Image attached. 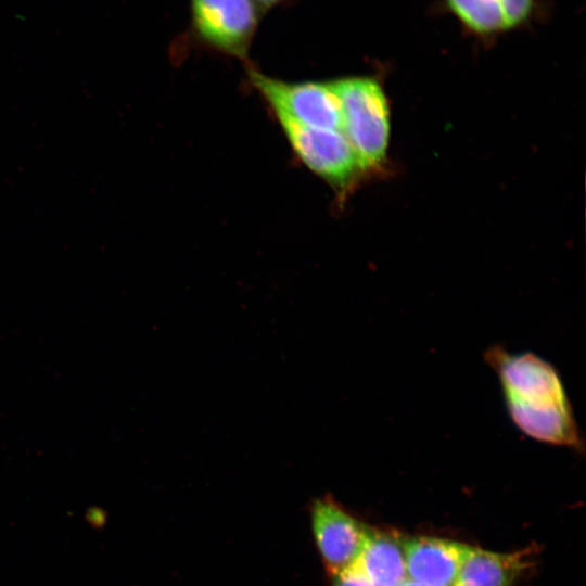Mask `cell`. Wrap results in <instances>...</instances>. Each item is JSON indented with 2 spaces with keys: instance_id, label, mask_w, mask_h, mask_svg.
<instances>
[{
  "instance_id": "4fadbf2b",
  "label": "cell",
  "mask_w": 586,
  "mask_h": 586,
  "mask_svg": "<svg viewBox=\"0 0 586 586\" xmlns=\"http://www.w3.org/2000/svg\"><path fill=\"white\" fill-rule=\"evenodd\" d=\"M402 586H431V585L416 583V582H412V581H406Z\"/></svg>"
},
{
  "instance_id": "8992f818",
  "label": "cell",
  "mask_w": 586,
  "mask_h": 586,
  "mask_svg": "<svg viewBox=\"0 0 586 586\" xmlns=\"http://www.w3.org/2000/svg\"><path fill=\"white\" fill-rule=\"evenodd\" d=\"M310 522L318 552L331 576L357 562L368 539L369 526L329 496L311 502Z\"/></svg>"
},
{
  "instance_id": "6da1fadb",
  "label": "cell",
  "mask_w": 586,
  "mask_h": 586,
  "mask_svg": "<svg viewBox=\"0 0 586 586\" xmlns=\"http://www.w3.org/2000/svg\"><path fill=\"white\" fill-rule=\"evenodd\" d=\"M485 361L498 377L508 413L528 437L583 450L584 443L557 369L534 353L510 354L495 345Z\"/></svg>"
},
{
  "instance_id": "277c9868",
  "label": "cell",
  "mask_w": 586,
  "mask_h": 586,
  "mask_svg": "<svg viewBox=\"0 0 586 586\" xmlns=\"http://www.w3.org/2000/svg\"><path fill=\"white\" fill-rule=\"evenodd\" d=\"M276 118L297 158L337 191H346L362 173L357 155L342 130Z\"/></svg>"
},
{
  "instance_id": "30bf717a",
  "label": "cell",
  "mask_w": 586,
  "mask_h": 586,
  "mask_svg": "<svg viewBox=\"0 0 586 586\" xmlns=\"http://www.w3.org/2000/svg\"><path fill=\"white\" fill-rule=\"evenodd\" d=\"M355 564L375 586H402L408 581L403 540L386 533L370 530Z\"/></svg>"
},
{
  "instance_id": "9c48e42d",
  "label": "cell",
  "mask_w": 586,
  "mask_h": 586,
  "mask_svg": "<svg viewBox=\"0 0 586 586\" xmlns=\"http://www.w3.org/2000/svg\"><path fill=\"white\" fill-rule=\"evenodd\" d=\"M526 565V551L498 553L470 547L453 586H512Z\"/></svg>"
},
{
  "instance_id": "ba28073f",
  "label": "cell",
  "mask_w": 586,
  "mask_h": 586,
  "mask_svg": "<svg viewBox=\"0 0 586 586\" xmlns=\"http://www.w3.org/2000/svg\"><path fill=\"white\" fill-rule=\"evenodd\" d=\"M408 581L453 586L470 546L435 537L403 539Z\"/></svg>"
},
{
  "instance_id": "5b68a950",
  "label": "cell",
  "mask_w": 586,
  "mask_h": 586,
  "mask_svg": "<svg viewBox=\"0 0 586 586\" xmlns=\"http://www.w3.org/2000/svg\"><path fill=\"white\" fill-rule=\"evenodd\" d=\"M198 39L221 53L245 59L258 23L254 0H190Z\"/></svg>"
},
{
  "instance_id": "7a4b0ae2",
  "label": "cell",
  "mask_w": 586,
  "mask_h": 586,
  "mask_svg": "<svg viewBox=\"0 0 586 586\" xmlns=\"http://www.w3.org/2000/svg\"><path fill=\"white\" fill-rule=\"evenodd\" d=\"M342 114V131L353 146L362 171L378 170L386 160L390 113L381 84L370 76L330 81Z\"/></svg>"
},
{
  "instance_id": "52a82bcc",
  "label": "cell",
  "mask_w": 586,
  "mask_h": 586,
  "mask_svg": "<svg viewBox=\"0 0 586 586\" xmlns=\"http://www.w3.org/2000/svg\"><path fill=\"white\" fill-rule=\"evenodd\" d=\"M444 7L473 36L492 38L524 27L539 0H443Z\"/></svg>"
},
{
  "instance_id": "8fae6325",
  "label": "cell",
  "mask_w": 586,
  "mask_h": 586,
  "mask_svg": "<svg viewBox=\"0 0 586 586\" xmlns=\"http://www.w3.org/2000/svg\"><path fill=\"white\" fill-rule=\"evenodd\" d=\"M332 586H375L356 565L332 576Z\"/></svg>"
},
{
  "instance_id": "3957f363",
  "label": "cell",
  "mask_w": 586,
  "mask_h": 586,
  "mask_svg": "<svg viewBox=\"0 0 586 586\" xmlns=\"http://www.w3.org/2000/svg\"><path fill=\"white\" fill-rule=\"evenodd\" d=\"M247 77L276 117L342 130L341 107L330 81H285L255 68L247 69Z\"/></svg>"
},
{
  "instance_id": "7c38bea8",
  "label": "cell",
  "mask_w": 586,
  "mask_h": 586,
  "mask_svg": "<svg viewBox=\"0 0 586 586\" xmlns=\"http://www.w3.org/2000/svg\"><path fill=\"white\" fill-rule=\"evenodd\" d=\"M283 0H254V2L256 3V5L258 7V9L260 10H266V9H270L277 4H279L280 2H282Z\"/></svg>"
}]
</instances>
